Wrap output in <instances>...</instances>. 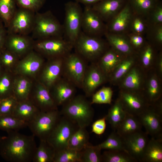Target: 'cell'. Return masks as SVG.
I'll return each instance as SVG.
<instances>
[{"label": "cell", "mask_w": 162, "mask_h": 162, "mask_svg": "<svg viewBox=\"0 0 162 162\" xmlns=\"http://www.w3.org/2000/svg\"><path fill=\"white\" fill-rule=\"evenodd\" d=\"M0 139V154L10 162L32 161L37 147L35 136L21 134L17 131L7 132Z\"/></svg>", "instance_id": "obj_1"}, {"label": "cell", "mask_w": 162, "mask_h": 162, "mask_svg": "<svg viewBox=\"0 0 162 162\" xmlns=\"http://www.w3.org/2000/svg\"><path fill=\"white\" fill-rule=\"evenodd\" d=\"M92 104L82 95L74 96L62 105L60 113L79 128H86L92 122L94 116Z\"/></svg>", "instance_id": "obj_2"}, {"label": "cell", "mask_w": 162, "mask_h": 162, "mask_svg": "<svg viewBox=\"0 0 162 162\" xmlns=\"http://www.w3.org/2000/svg\"><path fill=\"white\" fill-rule=\"evenodd\" d=\"M110 47L106 39L87 35L82 31L74 45L76 52L92 62H97Z\"/></svg>", "instance_id": "obj_3"}, {"label": "cell", "mask_w": 162, "mask_h": 162, "mask_svg": "<svg viewBox=\"0 0 162 162\" xmlns=\"http://www.w3.org/2000/svg\"><path fill=\"white\" fill-rule=\"evenodd\" d=\"M33 38L38 39L63 37V29L57 19L50 11L36 13L32 31Z\"/></svg>", "instance_id": "obj_4"}, {"label": "cell", "mask_w": 162, "mask_h": 162, "mask_svg": "<svg viewBox=\"0 0 162 162\" xmlns=\"http://www.w3.org/2000/svg\"><path fill=\"white\" fill-rule=\"evenodd\" d=\"M63 37L73 46L82 31V11L79 3L69 1L65 4Z\"/></svg>", "instance_id": "obj_5"}, {"label": "cell", "mask_w": 162, "mask_h": 162, "mask_svg": "<svg viewBox=\"0 0 162 162\" xmlns=\"http://www.w3.org/2000/svg\"><path fill=\"white\" fill-rule=\"evenodd\" d=\"M61 116L58 109L40 112L28 123L27 127L32 134L38 137L40 140L47 141Z\"/></svg>", "instance_id": "obj_6"}, {"label": "cell", "mask_w": 162, "mask_h": 162, "mask_svg": "<svg viewBox=\"0 0 162 162\" xmlns=\"http://www.w3.org/2000/svg\"><path fill=\"white\" fill-rule=\"evenodd\" d=\"M33 48L38 53L50 59L64 57L71 52L74 46L62 37L37 40L34 42Z\"/></svg>", "instance_id": "obj_7"}, {"label": "cell", "mask_w": 162, "mask_h": 162, "mask_svg": "<svg viewBox=\"0 0 162 162\" xmlns=\"http://www.w3.org/2000/svg\"><path fill=\"white\" fill-rule=\"evenodd\" d=\"M137 117L148 135L153 137L162 138V98L149 105Z\"/></svg>", "instance_id": "obj_8"}, {"label": "cell", "mask_w": 162, "mask_h": 162, "mask_svg": "<svg viewBox=\"0 0 162 162\" xmlns=\"http://www.w3.org/2000/svg\"><path fill=\"white\" fill-rule=\"evenodd\" d=\"M79 128L72 121L61 115L47 141L56 152L67 148L70 138Z\"/></svg>", "instance_id": "obj_9"}, {"label": "cell", "mask_w": 162, "mask_h": 162, "mask_svg": "<svg viewBox=\"0 0 162 162\" xmlns=\"http://www.w3.org/2000/svg\"><path fill=\"white\" fill-rule=\"evenodd\" d=\"M87 67L84 59L76 52H70L64 58L63 74L75 86L81 88Z\"/></svg>", "instance_id": "obj_10"}, {"label": "cell", "mask_w": 162, "mask_h": 162, "mask_svg": "<svg viewBox=\"0 0 162 162\" xmlns=\"http://www.w3.org/2000/svg\"><path fill=\"white\" fill-rule=\"evenodd\" d=\"M82 31L92 36L102 37L107 32L106 23L92 9L85 6L82 11Z\"/></svg>", "instance_id": "obj_11"}, {"label": "cell", "mask_w": 162, "mask_h": 162, "mask_svg": "<svg viewBox=\"0 0 162 162\" xmlns=\"http://www.w3.org/2000/svg\"><path fill=\"white\" fill-rule=\"evenodd\" d=\"M118 98L126 112L136 117L150 105L141 92L119 90Z\"/></svg>", "instance_id": "obj_12"}, {"label": "cell", "mask_w": 162, "mask_h": 162, "mask_svg": "<svg viewBox=\"0 0 162 162\" xmlns=\"http://www.w3.org/2000/svg\"><path fill=\"white\" fill-rule=\"evenodd\" d=\"M34 12L22 8L16 11L7 27L8 34L26 35L32 32L35 15Z\"/></svg>", "instance_id": "obj_13"}, {"label": "cell", "mask_w": 162, "mask_h": 162, "mask_svg": "<svg viewBox=\"0 0 162 162\" xmlns=\"http://www.w3.org/2000/svg\"><path fill=\"white\" fill-rule=\"evenodd\" d=\"M64 58L48 59L41 69L39 82L50 91L62 75Z\"/></svg>", "instance_id": "obj_14"}, {"label": "cell", "mask_w": 162, "mask_h": 162, "mask_svg": "<svg viewBox=\"0 0 162 162\" xmlns=\"http://www.w3.org/2000/svg\"><path fill=\"white\" fill-rule=\"evenodd\" d=\"M44 64L42 56L31 51L18 62L15 67V71L19 75L33 76L40 71Z\"/></svg>", "instance_id": "obj_15"}, {"label": "cell", "mask_w": 162, "mask_h": 162, "mask_svg": "<svg viewBox=\"0 0 162 162\" xmlns=\"http://www.w3.org/2000/svg\"><path fill=\"white\" fill-rule=\"evenodd\" d=\"M146 76V72L137 63L130 70L117 85L119 90L141 92Z\"/></svg>", "instance_id": "obj_16"}, {"label": "cell", "mask_w": 162, "mask_h": 162, "mask_svg": "<svg viewBox=\"0 0 162 162\" xmlns=\"http://www.w3.org/2000/svg\"><path fill=\"white\" fill-rule=\"evenodd\" d=\"M142 130L122 138L125 151L138 161L141 162L142 155L149 139Z\"/></svg>", "instance_id": "obj_17"}, {"label": "cell", "mask_w": 162, "mask_h": 162, "mask_svg": "<svg viewBox=\"0 0 162 162\" xmlns=\"http://www.w3.org/2000/svg\"><path fill=\"white\" fill-rule=\"evenodd\" d=\"M108 81L97 62H92L87 67L83 80L82 88L87 96H92L100 85Z\"/></svg>", "instance_id": "obj_18"}, {"label": "cell", "mask_w": 162, "mask_h": 162, "mask_svg": "<svg viewBox=\"0 0 162 162\" xmlns=\"http://www.w3.org/2000/svg\"><path fill=\"white\" fill-rule=\"evenodd\" d=\"M162 80L154 68L146 72L145 81L141 92L150 105L162 98Z\"/></svg>", "instance_id": "obj_19"}, {"label": "cell", "mask_w": 162, "mask_h": 162, "mask_svg": "<svg viewBox=\"0 0 162 162\" xmlns=\"http://www.w3.org/2000/svg\"><path fill=\"white\" fill-rule=\"evenodd\" d=\"M133 13V10L128 1L121 10L106 23L107 32L120 34H126L128 32L130 22Z\"/></svg>", "instance_id": "obj_20"}, {"label": "cell", "mask_w": 162, "mask_h": 162, "mask_svg": "<svg viewBox=\"0 0 162 162\" xmlns=\"http://www.w3.org/2000/svg\"><path fill=\"white\" fill-rule=\"evenodd\" d=\"M28 99L40 112L57 109V106L51 96L50 90L40 82L34 91L31 92Z\"/></svg>", "instance_id": "obj_21"}, {"label": "cell", "mask_w": 162, "mask_h": 162, "mask_svg": "<svg viewBox=\"0 0 162 162\" xmlns=\"http://www.w3.org/2000/svg\"><path fill=\"white\" fill-rule=\"evenodd\" d=\"M34 42L26 35L8 34L4 48L18 57L25 55L33 48Z\"/></svg>", "instance_id": "obj_22"}, {"label": "cell", "mask_w": 162, "mask_h": 162, "mask_svg": "<svg viewBox=\"0 0 162 162\" xmlns=\"http://www.w3.org/2000/svg\"><path fill=\"white\" fill-rule=\"evenodd\" d=\"M127 2L128 0H102L91 6L106 23L121 10Z\"/></svg>", "instance_id": "obj_23"}, {"label": "cell", "mask_w": 162, "mask_h": 162, "mask_svg": "<svg viewBox=\"0 0 162 162\" xmlns=\"http://www.w3.org/2000/svg\"><path fill=\"white\" fill-rule=\"evenodd\" d=\"M75 86L65 78H61L50 90L51 96L57 106L63 105L74 96Z\"/></svg>", "instance_id": "obj_24"}, {"label": "cell", "mask_w": 162, "mask_h": 162, "mask_svg": "<svg viewBox=\"0 0 162 162\" xmlns=\"http://www.w3.org/2000/svg\"><path fill=\"white\" fill-rule=\"evenodd\" d=\"M126 56L110 47L97 63L108 79L110 75Z\"/></svg>", "instance_id": "obj_25"}, {"label": "cell", "mask_w": 162, "mask_h": 162, "mask_svg": "<svg viewBox=\"0 0 162 162\" xmlns=\"http://www.w3.org/2000/svg\"><path fill=\"white\" fill-rule=\"evenodd\" d=\"M104 36L110 47L124 56L137 53L132 47L125 34L107 32Z\"/></svg>", "instance_id": "obj_26"}, {"label": "cell", "mask_w": 162, "mask_h": 162, "mask_svg": "<svg viewBox=\"0 0 162 162\" xmlns=\"http://www.w3.org/2000/svg\"><path fill=\"white\" fill-rule=\"evenodd\" d=\"M137 62V53L126 56L110 75L108 81L112 84L117 86Z\"/></svg>", "instance_id": "obj_27"}, {"label": "cell", "mask_w": 162, "mask_h": 162, "mask_svg": "<svg viewBox=\"0 0 162 162\" xmlns=\"http://www.w3.org/2000/svg\"><path fill=\"white\" fill-rule=\"evenodd\" d=\"M159 51L153 45L147 41L137 52V63L146 72L153 68Z\"/></svg>", "instance_id": "obj_28"}, {"label": "cell", "mask_w": 162, "mask_h": 162, "mask_svg": "<svg viewBox=\"0 0 162 162\" xmlns=\"http://www.w3.org/2000/svg\"><path fill=\"white\" fill-rule=\"evenodd\" d=\"M40 111L28 99L18 101L12 115L27 122L32 120Z\"/></svg>", "instance_id": "obj_29"}, {"label": "cell", "mask_w": 162, "mask_h": 162, "mask_svg": "<svg viewBox=\"0 0 162 162\" xmlns=\"http://www.w3.org/2000/svg\"><path fill=\"white\" fill-rule=\"evenodd\" d=\"M141 162H162V138L152 137L149 140L143 153Z\"/></svg>", "instance_id": "obj_30"}, {"label": "cell", "mask_w": 162, "mask_h": 162, "mask_svg": "<svg viewBox=\"0 0 162 162\" xmlns=\"http://www.w3.org/2000/svg\"><path fill=\"white\" fill-rule=\"evenodd\" d=\"M142 127L137 117L127 113L116 130L122 138H123L141 130Z\"/></svg>", "instance_id": "obj_31"}, {"label": "cell", "mask_w": 162, "mask_h": 162, "mask_svg": "<svg viewBox=\"0 0 162 162\" xmlns=\"http://www.w3.org/2000/svg\"><path fill=\"white\" fill-rule=\"evenodd\" d=\"M32 86V82L28 77L19 75L13 80V94L18 101L28 99Z\"/></svg>", "instance_id": "obj_32"}, {"label": "cell", "mask_w": 162, "mask_h": 162, "mask_svg": "<svg viewBox=\"0 0 162 162\" xmlns=\"http://www.w3.org/2000/svg\"><path fill=\"white\" fill-rule=\"evenodd\" d=\"M127 114L123 106L118 98L109 109L106 119L112 128L116 130L117 128L125 118Z\"/></svg>", "instance_id": "obj_33"}, {"label": "cell", "mask_w": 162, "mask_h": 162, "mask_svg": "<svg viewBox=\"0 0 162 162\" xmlns=\"http://www.w3.org/2000/svg\"><path fill=\"white\" fill-rule=\"evenodd\" d=\"M56 151L47 141L40 140L32 161L33 162H53Z\"/></svg>", "instance_id": "obj_34"}, {"label": "cell", "mask_w": 162, "mask_h": 162, "mask_svg": "<svg viewBox=\"0 0 162 162\" xmlns=\"http://www.w3.org/2000/svg\"><path fill=\"white\" fill-rule=\"evenodd\" d=\"M89 134L86 128H79L70 138L68 148L80 151L89 143Z\"/></svg>", "instance_id": "obj_35"}, {"label": "cell", "mask_w": 162, "mask_h": 162, "mask_svg": "<svg viewBox=\"0 0 162 162\" xmlns=\"http://www.w3.org/2000/svg\"><path fill=\"white\" fill-rule=\"evenodd\" d=\"M28 123L12 115L0 116V130L7 132L18 131L27 127Z\"/></svg>", "instance_id": "obj_36"}, {"label": "cell", "mask_w": 162, "mask_h": 162, "mask_svg": "<svg viewBox=\"0 0 162 162\" xmlns=\"http://www.w3.org/2000/svg\"><path fill=\"white\" fill-rule=\"evenodd\" d=\"M102 162H136L137 160L124 151L107 150L102 154Z\"/></svg>", "instance_id": "obj_37"}, {"label": "cell", "mask_w": 162, "mask_h": 162, "mask_svg": "<svg viewBox=\"0 0 162 162\" xmlns=\"http://www.w3.org/2000/svg\"><path fill=\"white\" fill-rule=\"evenodd\" d=\"M101 150L99 144L93 146L88 144L80 151L81 162H102Z\"/></svg>", "instance_id": "obj_38"}, {"label": "cell", "mask_w": 162, "mask_h": 162, "mask_svg": "<svg viewBox=\"0 0 162 162\" xmlns=\"http://www.w3.org/2000/svg\"><path fill=\"white\" fill-rule=\"evenodd\" d=\"M145 36L159 51L162 47V24H149Z\"/></svg>", "instance_id": "obj_39"}, {"label": "cell", "mask_w": 162, "mask_h": 162, "mask_svg": "<svg viewBox=\"0 0 162 162\" xmlns=\"http://www.w3.org/2000/svg\"><path fill=\"white\" fill-rule=\"evenodd\" d=\"M134 13L146 16L159 0H128Z\"/></svg>", "instance_id": "obj_40"}, {"label": "cell", "mask_w": 162, "mask_h": 162, "mask_svg": "<svg viewBox=\"0 0 162 162\" xmlns=\"http://www.w3.org/2000/svg\"><path fill=\"white\" fill-rule=\"evenodd\" d=\"M148 26L146 16L133 12L130 22L129 32L145 36Z\"/></svg>", "instance_id": "obj_41"}, {"label": "cell", "mask_w": 162, "mask_h": 162, "mask_svg": "<svg viewBox=\"0 0 162 162\" xmlns=\"http://www.w3.org/2000/svg\"><path fill=\"white\" fill-rule=\"evenodd\" d=\"M53 162H81L80 152L68 148L56 152Z\"/></svg>", "instance_id": "obj_42"}, {"label": "cell", "mask_w": 162, "mask_h": 162, "mask_svg": "<svg viewBox=\"0 0 162 162\" xmlns=\"http://www.w3.org/2000/svg\"><path fill=\"white\" fill-rule=\"evenodd\" d=\"M14 0H0V17L8 27L16 10Z\"/></svg>", "instance_id": "obj_43"}, {"label": "cell", "mask_w": 162, "mask_h": 162, "mask_svg": "<svg viewBox=\"0 0 162 162\" xmlns=\"http://www.w3.org/2000/svg\"><path fill=\"white\" fill-rule=\"evenodd\" d=\"M13 80L10 72L4 70L0 76V100L13 95Z\"/></svg>", "instance_id": "obj_44"}, {"label": "cell", "mask_w": 162, "mask_h": 162, "mask_svg": "<svg viewBox=\"0 0 162 162\" xmlns=\"http://www.w3.org/2000/svg\"><path fill=\"white\" fill-rule=\"evenodd\" d=\"M99 145L101 149L126 151L122 138L115 131L111 133L107 139Z\"/></svg>", "instance_id": "obj_45"}, {"label": "cell", "mask_w": 162, "mask_h": 162, "mask_svg": "<svg viewBox=\"0 0 162 162\" xmlns=\"http://www.w3.org/2000/svg\"><path fill=\"white\" fill-rule=\"evenodd\" d=\"M113 92L111 88L104 87L92 95V104H111Z\"/></svg>", "instance_id": "obj_46"}, {"label": "cell", "mask_w": 162, "mask_h": 162, "mask_svg": "<svg viewBox=\"0 0 162 162\" xmlns=\"http://www.w3.org/2000/svg\"><path fill=\"white\" fill-rule=\"evenodd\" d=\"M19 57L5 48L0 52V63L4 70L11 72L13 67L17 63Z\"/></svg>", "instance_id": "obj_47"}, {"label": "cell", "mask_w": 162, "mask_h": 162, "mask_svg": "<svg viewBox=\"0 0 162 162\" xmlns=\"http://www.w3.org/2000/svg\"><path fill=\"white\" fill-rule=\"evenodd\" d=\"M18 101L14 95L1 100L0 116L12 115Z\"/></svg>", "instance_id": "obj_48"}, {"label": "cell", "mask_w": 162, "mask_h": 162, "mask_svg": "<svg viewBox=\"0 0 162 162\" xmlns=\"http://www.w3.org/2000/svg\"><path fill=\"white\" fill-rule=\"evenodd\" d=\"M125 34L132 47L137 53L147 41L144 35L131 32Z\"/></svg>", "instance_id": "obj_49"}, {"label": "cell", "mask_w": 162, "mask_h": 162, "mask_svg": "<svg viewBox=\"0 0 162 162\" xmlns=\"http://www.w3.org/2000/svg\"><path fill=\"white\" fill-rule=\"evenodd\" d=\"M149 24H162V5L160 2L146 16Z\"/></svg>", "instance_id": "obj_50"}, {"label": "cell", "mask_w": 162, "mask_h": 162, "mask_svg": "<svg viewBox=\"0 0 162 162\" xmlns=\"http://www.w3.org/2000/svg\"><path fill=\"white\" fill-rule=\"evenodd\" d=\"M22 8L34 12L39 9L43 5L45 0H16Z\"/></svg>", "instance_id": "obj_51"}, {"label": "cell", "mask_w": 162, "mask_h": 162, "mask_svg": "<svg viewBox=\"0 0 162 162\" xmlns=\"http://www.w3.org/2000/svg\"><path fill=\"white\" fill-rule=\"evenodd\" d=\"M106 116L94 122L92 125V132L100 135L105 131L106 127Z\"/></svg>", "instance_id": "obj_52"}, {"label": "cell", "mask_w": 162, "mask_h": 162, "mask_svg": "<svg viewBox=\"0 0 162 162\" xmlns=\"http://www.w3.org/2000/svg\"><path fill=\"white\" fill-rule=\"evenodd\" d=\"M153 68L158 76L162 79V50H160L155 60Z\"/></svg>", "instance_id": "obj_53"}, {"label": "cell", "mask_w": 162, "mask_h": 162, "mask_svg": "<svg viewBox=\"0 0 162 162\" xmlns=\"http://www.w3.org/2000/svg\"><path fill=\"white\" fill-rule=\"evenodd\" d=\"M7 32L1 25L0 26V52L4 48Z\"/></svg>", "instance_id": "obj_54"}, {"label": "cell", "mask_w": 162, "mask_h": 162, "mask_svg": "<svg viewBox=\"0 0 162 162\" xmlns=\"http://www.w3.org/2000/svg\"><path fill=\"white\" fill-rule=\"evenodd\" d=\"M78 3H81L85 6H92L102 0H74Z\"/></svg>", "instance_id": "obj_55"}, {"label": "cell", "mask_w": 162, "mask_h": 162, "mask_svg": "<svg viewBox=\"0 0 162 162\" xmlns=\"http://www.w3.org/2000/svg\"><path fill=\"white\" fill-rule=\"evenodd\" d=\"M4 70L3 69L0 63V76L2 74V73L4 71Z\"/></svg>", "instance_id": "obj_56"}, {"label": "cell", "mask_w": 162, "mask_h": 162, "mask_svg": "<svg viewBox=\"0 0 162 162\" xmlns=\"http://www.w3.org/2000/svg\"><path fill=\"white\" fill-rule=\"evenodd\" d=\"M1 136H0V139L1 138Z\"/></svg>", "instance_id": "obj_57"}, {"label": "cell", "mask_w": 162, "mask_h": 162, "mask_svg": "<svg viewBox=\"0 0 162 162\" xmlns=\"http://www.w3.org/2000/svg\"><path fill=\"white\" fill-rule=\"evenodd\" d=\"M1 25V24L0 23V26Z\"/></svg>", "instance_id": "obj_58"}, {"label": "cell", "mask_w": 162, "mask_h": 162, "mask_svg": "<svg viewBox=\"0 0 162 162\" xmlns=\"http://www.w3.org/2000/svg\"><path fill=\"white\" fill-rule=\"evenodd\" d=\"M1 100H0V102Z\"/></svg>", "instance_id": "obj_59"}]
</instances>
